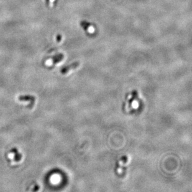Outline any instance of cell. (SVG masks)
I'll return each mask as SVG.
<instances>
[{"label":"cell","mask_w":192,"mask_h":192,"mask_svg":"<svg viewBox=\"0 0 192 192\" xmlns=\"http://www.w3.org/2000/svg\"><path fill=\"white\" fill-rule=\"evenodd\" d=\"M79 65H80L79 62H75V63H73L72 64H71V65H70L69 66L65 67L64 68H63L61 70V73L62 74H63V75L68 73V72H70V70L77 68V67L79 66Z\"/></svg>","instance_id":"cell-1"},{"label":"cell","mask_w":192,"mask_h":192,"mask_svg":"<svg viewBox=\"0 0 192 192\" xmlns=\"http://www.w3.org/2000/svg\"><path fill=\"white\" fill-rule=\"evenodd\" d=\"M19 100L20 101H34V97H31V96H25V97H19Z\"/></svg>","instance_id":"cell-2"},{"label":"cell","mask_w":192,"mask_h":192,"mask_svg":"<svg viewBox=\"0 0 192 192\" xmlns=\"http://www.w3.org/2000/svg\"><path fill=\"white\" fill-rule=\"evenodd\" d=\"M57 41L59 42V41H60V39H60V36H57Z\"/></svg>","instance_id":"cell-3"},{"label":"cell","mask_w":192,"mask_h":192,"mask_svg":"<svg viewBox=\"0 0 192 192\" xmlns=\"http://www.w3.org/2000/svg\"><path fill=\"white\" fill-rule=\"evenodd\" d=\"M46 1V3L47 5H49V0H45Z\"/></svg>","instance_id":"cell-4"}]
</instances>
